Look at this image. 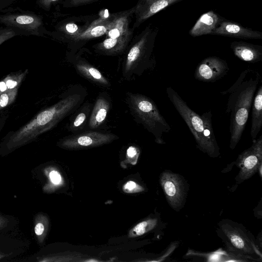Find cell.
I'll list each match as a JSON object with an SVG mask.
<instances>
[{
	"label": "cell",
	"mask_w": 262,
	"mask_h": 262,
	"mask_svg": "<svg viewBox=\"0 0 262 262\" xmlns=\"http://www.w3.org/2000/svg\"><path fill=\"white\" fill-rule=\"evenodd\" d=\"M18 88L7 90L0 95V110L11 104L16 99Z\"/></svg>",
	"instance_id": "obj_25"
},
{
	"label": "cell",
	"mask_w": 262,
	"mask_h": 262,
	"mask_svg": "<svg viewBox=\"0 0 262 262\" xmlns=\"http://www.w3.org/2000/svg\"><path fill=\"white\" fill-rule=\"evenodd\" d=\"M252 142L251 146L239 154L234 162L239 169L235 177L237 184L250 179L257 171L261 177L262 135Z\"/></svg>",
	"instance_id": "obj_8"
},
{
	"label": "cell",
	"mask_w": 262,
	"mask_h": 262,
	"mask_svg": "<svg viewBox=\"0 0 262 262\" xmlns=\"http://www.w3.org/2000/svg\"><path fill=\"white\" fill-rule=\"evenodd\" d=\"M61 0H36V4L41 9L49 11L51 6Z\"/></svg>",
	"instance_id": "obj_30"
},
{
	"label": "cell",
	"mask_w": 262,
	"mask_h": 262,
	"mask_svg": "<svg viewBox=\"0 0 262 262\" xmlns=\"http://www.w3.org/2000/svg\"><path fill=\"white\" fill-rule=\"evenodd\" d=\"M224 19L214 11H208L199 17L188 33L193 37L211 34Z\"/></svg>",
	"instance_id": "obj_15"
},
{
	"label": "cell",
	"mask_w": 262,
	"mask_h": 262,
	"mask_svg": "<svg viewBox=\"0 0 262 262\" xmlns=\"http://www.w3.org/2000/svg\"><path fill=\"white\" fill-rule=\"evenodd\" d=\"M96 1L97 0H64L63 6L68 8L77 7L88 4Z\"/></svg>",
	"instance_id": "obj_29"
},
{
	"label": "cell",
	"mask_w": 262,
	"mask_h": 262,
	"mask_svg": "<svg viewBox=\"0 0 262 262\" xmlns=\"http://www.w3.org/2000/svg\"><path fill=\"white\" fill-rule=\"evenodd\" d=\"M211 35H217L241 39H258L262 38V33L251 28L224 19Z\"/></svg>",
	"instance_id": "obj_13"
},
{
	"label": "cell",
	"mask_w": 262,
	"mask_h": 262,
	"mask_svg": "<svg viewBox=\"0 0 262 262\" xmlns=\"http://www.w3.org/2000/svg\"><path fill=\"white\" fill-rule=\"evenodd\" d=\"M166 92L192 134L196 147L211 158L218 157L220 155V148L214 133L211 111L200 115L190 108L172 88L167 87Z\"/></svg>",
	"instance_id": "obj_3"
},
{
	"label": "cell",
	"mask_w": 262,
	"mask_h": 262,
	"mask_svg": "<svg viewBox=\"0 0 262 262\" xmlns=\"http://www.w3.org/2000/svg\"><path fill=\"white\" fill-rule=\"evenodd\" d=\"M15 33L11 29L5 27L0 28V45L6 40L16 36Z\"/></svg>",
	"instance_id": "obj_28"
},
{
	"label": "cell",
	"mask_w": 262,
	"mask_h": 262,
	"mask_svg": "<svg viewBox=\"0 0 262 262\" xmlns=\"http://www.w3.org/2000/svg\"><path fill=\"white\" fill-rule=\"evenodd\" d=\"M28 73V70L26 69L24 71H18L7 75L3 79L7 90L18 88Z\"/></svg>",
	"instance_id": "obj_23"
},
{
	"label": "cell",
	"mask_w": 262,
	"mask_h": 262,
	"mask_svg": "<svg viewBox=\"0 0 262 262\" xmlns=\"http://www.w3.org/2000/svg\"><path fill=\"white\" fill-rule=\"evenodd\" d=\"M217 234L226 251L240 261H261V248L252 234L242 224L228 219L217 224Z\"/></svg>",
	"instance_id": "obj_5"
},
{
	"label": "cell",
	"mask_w": 262,
	"mask_h": 262,
	"mask_svg": "<svg viewBox=\"0 0 262 262\" xmlns=\"http://www.w3.org/2000/svg\"><path fill=\"white\" fill-rule=\"evenodd\" d=\"M133 38V35L121 38H105L93 46L96 52L107 56H116L124 53Z\"/></svg>",
	"instance_id": "obj_19"
},
{
	"label": "cell",
	"mask_w": 262,
	"mask_h": 262,
	"mask_svg": "<svg viewBox=\"0 0 262 262\" xmlns=\"http://www.w3.org/2000/svg\"><path fill=\"white\" fill-rule=\"evenodd\" d=\"M262 83L260 73L248 67L243 71L235 82L226 90L225 113L229 116V147L234 149L239 142L246 127L256 90Z\"/></svg>",
	"instance_id": "obj_2"
},
{
	"label": "cell",
	"mask_w": 262,
	"mask_h": 262,
	"mask_svg": "<svg viewBox=\"0 0 262 262\" xmlns=\"http://www.w3.org/2000/svg\"><path fill=\"white\" fill-rule=\"evenodd\" d=\"M160 181L167 202L179 211L185 204L189 190L187 181L181 175L170 170L163 171Z\"/></svg>",
	"instance_id": "obj_9"
},
{
	"label": "cell",
	"mask_w": 262,
	"mask_h": 262,
	"mask_svg": "<svg viewBox=\"0 0 262 262\" xmlns=\"http://www.w3.org/2000/svg\"><path fill=\"white\" fill-rule=\"evenodd\" d=\"M137 154L136 149L134 147H130L127 150V154L129 157H133Z\"/></svg>",
	"instance_id": "obj_34"
},
{
	"label": "cell",
	"mask_w": 262,
	"mask_h": 262,
	"mask_svg": "<svg viewBox=\"0 0 262 262\" xmlns=\"http://www.w3.org/2000/svg\"><path fill=\"white\" fill-rule=\"evenodd\" d=\"M234 55L240 60L256 63L262 60V46L243 41H234L230 43Z\"/></svg>",
	"instance_id": "obj_18"
},
{
	"label": "cell",
	"mask_w": 262,
	"mask_h": 262,
	"mask_svg": "<svg viewBox=\"0 0 262 262\" xmlns=\"http://www.w3.org/2000/svg\"><path fill=\"white\" fill-rule=\"evenodd\" d=\"M135 12V6L124 11L112 14L110 27L106 33V38L116 39L133 34V29L129 25Z\"/></svg>",
	"instance_id": "obj_14"
},
{
	"label": "cell",
	"mask_w": 262,
	"mask_h": 262,
	"mask_svg": "<svg viewBox=\"0 0 262 262\" xmlns=\"http://www.w3.org/2000/svg\"><path fill=\"white\" fill-rule=\"evenodd\" d=\"M91 109V104L88 103L83 104L73 119L68 124V130L75 133L81 129L86 122L88 121Z\"/></svg>",
	"instance_id": "obj_22"
},
{
	"label": "cell",
	"mask_w": 262,
	"mask_h": 262,
	"mask_svg": "<svg viewBox=\"0 0 262 262\" xmlns=\"http://www.w3.org/2000/svg\"><path fill=\"white\" fill-rule=\"evenodd\" d=\"M87 95L85 89L80 85L69 88L57 102L40 111L18 129L9 132L1 143L0 149L4 153H8L33 141L75 113L83 103Z\"/></svg>",
	"instance_id": "obj_1"
},
{
	"label": "cell",
	"mask_w": 262,
	"mask_h": 262,
	"mask_svg": "<svg viewBox=\"0 0 262 262\" xmlns=\"http://www.w3.org/2000/svg\"><path fill=\"white\" fill-rule=\"evenodd\" d=\"M229 71L225 60L215 56H209L203 59L196 66L194 77L199 81L214 82L224 77Z\"/></svg>",
	"instance_id": "obj_11"
},
{
	"label": "cell",
	"mask_w": 262,
	"mask_h": 262,
	"mask_svg": "<svg viewBox=\"0 0 262 262\" xmlns=\"http://www.w3.org/2000/svg\"><path fill=\"white\" fill-rule=\"evenodd\" d=\"M0 14V24L16 35L41 36L45 33L42 18L32 12L7 9Z\"/></svg>",
	"instance_id": "obj_7"
},
{
	"label": "cell",
	"mask_w": 262,
	"mask_h": 262,
	"mask_svg": "<svg viewBox=\"0 0 262 262\" xmlns=\"http://www.w3.org/2000/svg\"><path fill=\"white\" fill-rule=\"evenodd\" d=\"M72 63L77 73L92 83L103 88L111 86L110 81L102 73L87 61L77 59Z\"/></svg>",
	"instance_id": "obj_16"
},
{
	"label": "cell",
	"mask_w": 262,
	"mask_h": 262,
	"mask_svg": "<svg viewBox=\"0 0 262 262\" xmlns=\"http://www.w3.org/2000/svg\"><path fill=\"white\" fill-rule=\"evenodd\" d=\"M111 105V100L108 95L105 93L99 94L88 120V126L90 129H96L104 122Z\"/></svg>",
	"instance_id": "obj_17"
},
{
	"label": "cell",
	"mask_w": 262,
	"mask_h": 262,
	"mask_svg": "<svg viewBox=\"0 0 262 262\" xmlns=\"http://www.w3.org/2000/svg\"><path fill=\"white\" fill-rule=\"evenodd\" d=\"M118 138L116 135L110 133L89 130L63 138L59 144L67 148L86 147L101 145Z\"/></svg>",
	"instance_id": "obj_10"
},
{
	"label": "cell",
	"mask_w": 262,
	"mask_h": 262,
	"mask_svg": "<svg viewBox=\"0 0 262 262\" xmlns=\"http://www.w3.org/2000/svg\"><path fill=\"white\" fill-rule=\"evenodd\" d=\"M111 16L100 17L94 21L80 35L73 39L74 41H82L97 38L106 34L110 25Z\"/></svg>",
	"instance_id": "obj_21"
},
{
	"label": "cell",
	"mask_w": 262,
	"mask_h": 262,
	"mask_svg": "<svg viewBox=\"0 0 262 262\" xmlns=\"http://www.w3.org/2000/svg\"><path fill=\"white\" fill-rule=\"evenodd\" d=\"M42 217L39 215L36 217L34 232L39 241H42L45 233V225L43 222Z\"/></svg>",
	"instance_id": "obj_27"
},
{
	"label": "cell",
	"mask_w": 262,
	"mask_h": 262,
	"mask_svg": "<svg viewBox=\"0 0 262 262\" xmlns=\"http://www.w3.org/2000/svg\"><path fill=\"white\" fill-rule=\"evenodd\" d=\"M25 0H0V12Z\"/></svg>",
	"instance_id": "obj_31"
},
{
	"label": "cell",
	"mask_w": 262,
	"mask_h": 262,
	"mask_svg": "<svg viewBox=\"0 0 262 262\" xmlns=\"http://www.w3.org/2000/svg\"><path fill=\"white\" fill-rule=\"evenodd\" d=\"M8 118L7 116H0V132L5 125L6 120Z\"/></svg>",
	"instance_id": "obj_35"
},
{
	"label": "cell",
	"mask_w": 262,
	"mask_h": 262,
	"mask_svg": "<svg viewBox=\"0 0 262 262\" xmlns=\"http://www.w3.org/2000/svg\"><path fill=\"white\" fill-rule=\"evenodd\" d=\"M158 220L156 219L143 221L137 224L133 228V233L136 236L143 234L147 231L154 229L157 225Z\"/></svg>",
	"instance_id": "obj_24"
},
{
	"label": "cell",
	"mask_w": 262,
	"mask_h": 262,
	"mask_svg": "<svg viewBox=\"0 0 262 262\" xmlns=\"http://www.w3.org/2000/svg\"><path fill=\"white\" fill-rule=\"evenodd\" d=\"M136 184L133 181L128 182L125 185V189H127L129 191H132L136 187Z\"/></svg>",
	"instance_id": "obj_33"
},
{
	"label": "cell",
	"mask_w": 262,
	"mask_h": 262,
	"mask_svg": "<svg viewBox=\"0 0 262 262\" xmlns=\"http://www.w3.org/2000/svg\"><path fill=\"white\" fill-rule=\"evenodd\" d=\"M50 177L52 182L55 184L59 183L61 181L60 174L55 171H53L50 172Z\"/></svg>",
	"instance_id": "obj_32"
},
{
	"label": "cell",
	"mask_w": 262,
	"mask_h": 262,
	"mask_svg": "<svg viewBox=\"0 0 262 262\" xmlns=\"http://www.w3.org/2000/svg\"><path fill=\"white\" fill-rule=\"evenodd\" d=\"M84 31L83 29H80L75 23L69 22L63 26V32L72 37L73 40Z\"/></svg>",
	"instance_id": "obj_26"
},
{
	"label": "cell",
	"mask_w": 262,
	"mask_h": 262,
	"mask_svg": "<svg viewBox=\"0 0 262 262\" xmlns=\"http://www.w3.org/2000/svg\"><path fill=\"white\" fill-rule=\"evenodd\" d=\"M126 101L136 122L154 136L156 143L165 144L163 135L168 133L171 127L154 100L139 93L127 92Z\"/></svg>",
	"instance_id": "obj_6"
},
{
	"label": "cell",
	"mask_w": 262,
	"mask_h": 262,
	"mask_svg": "<svg viewBox=\"0 0 262 262\" xmlns=\"http://www.w3.org/2000/svg\"><path fill=\"white\" fill-rule=\"evenodd\" d=\"M5 223V219L0 216V227L4 225Z\"/></svg>",
	"instance_id": "obj_36"
},
{
	"label": "cell",
	"mask_w": 262,
	"mask_h": 262,
	"mask_svg": "<svg viewBox=\"0 0 262 262\" xmlns=\"http://www.w3.org/2000/svg\"><path fill=\"white\" fill-rule=\"evenodd\" d=\"M251 109L250 135L253 141L256 139L262 127V83L256 91Z\"/></svg>",
	"instance_id": "obj_20"
},
{
	"label": "cell",
	"mask_w": 262,
	"mask_h": 262,
	"mask_svg": "<svg viewBox=\"0 0 262 262\" xmlns=\"http://www.w3.org/2000/svg\"><path fill=\"white\" fill-rule=\"evenodd\" d=\"M159 28L149 24L132 38L125 53L122 65L123 78L130 80L140 76L148 70H153L156 61L153 54Z\"/></svg>",
	"instance_id": "obj_4"
},
{
	"label": "cell",
	"mask_w": 262,
	"mask_h": 262,
	"mask_svg": "<svg viewBox=\"0 0 262 262\" xmlns=\"http://www.w3.org/2000/svg\"><path fill=\"white\" fill-rule=\"evenodd\" d=\"M184 0H139L135 6V21L133 29L139 27L147 19L176 3Z\"/></svg>",
	"instance_id": "obj_12"
}]
</instances>
